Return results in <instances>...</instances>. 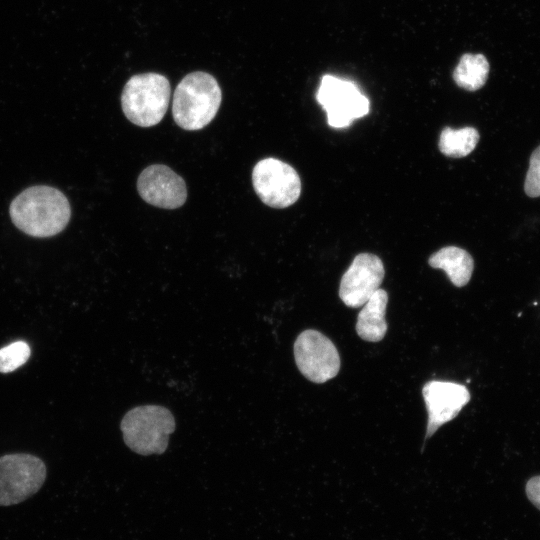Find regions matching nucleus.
<instances>
[{"label":"nucleus","instance_id":"obj_6","mask_svg":"<svg viewBox=\"0 0 540 540\" xmlns=\"http://www.w3.org/2000/svg\"><path fill=\"white\" fill-rule=\"evenodd\" d=\"M316 99L326 111L331 127H348L355 119L369 113V99L357 85L333 75H324L316 93Z\"/></svg>","mask_w":540,"mask_h":540},{"label":"nucleus","instance_id":"obj_13","mask_svg":"<svg viewBox=\"0 0 540 540\" xmlns=\"http://www.w3.org/2000/svg\"><path fill=\"white\" fill-rule=\"evenodd\" d=\"M428 264L432 268L445 271L456 287L465 286L474 269L472 256L466 250L456 246H446L433 253L428 259Z\"/></svg>","mask_w":540,"mask_h":540},{"label":"nucleus","instance_id":"obj_8","mask_svg":"<svg viewBox=\"0 0 540 540\" xmlns=\"http://www.w3.org/2000/svg\"><path fill=\"white\" fill-rule=\"evenodd\" d=\"M294 357L301 374L314 383L334 378L340 370V356L333 342L321 332L307 329L294 343Z\"/></svg>","mask_w":540,"mask_h":540},{"label":"nucleus","instance_id":"obj_3","mask_svg":"<svg viewBox=\"0 0 540 540\" xmlns=\"http://www.w3.org/2000/svg\"><path fill=\"white\" fill-rule=\"evenodd\" d=\"M169 80L159 73L132 76L121 94V107L126 118L140 127L154 126L163 119L169 105Z\"/></svg>","mask_w":540,"mask_h":540},{"label":"nucleus","instance_id":"obj_10","mask_svg":"<svg viewBox=\"0 0 540 540\" xmlns=\"http://www.w3.org/2000/svg\"><path fill=\"white\" fill-rule=\"evenodd\" d=\"M137 190L145 202L163 209L179 208L187 199L185 181L162 164L150 165L140 173Z\"/></svg>","mask_w":540,"mask_h":540},{"label":"nucleus","instance_id":"obj_17","mask_svg":"<svg viewBox=\"0 0 540 540\" xmlns=\"http://www.w3.org/2000/svg\"><path fill=\"white\" fill-rule=\"evenodd\" d=\"M524 190L529 197L540 196V146L533 151L530 157Z\"/></svg>","mask_w":540,"mask_h":540},{"label":"nucleus","instance_id":"obj_11","mask_svg":"<svg viewBox=\"0 0 540 540\" xmlns=\"http://www.w3.org/2000/svg\"><path fill=\"white\" fill-rule=\"evenodd\" d=\"M422 394L428 412L425 439L434 435L443 424L453 420L471 398L466 386L437 380L427 382Z\"/></svg>","mask_w":540,"mask_h":540},{"label":"nucleus","instance_id":"obj_16","mask_svg":"<svg viewBox=\"0 0 540 540\" xmlns=\"http://www.w3.org/2000/svg\"><path fill=\"white\" fill-rule=\"evenodd\" d=\"M31 355L29 345L16 341L0 349V372L9 373L27 362Z\"/></svg>","mask_w":540,"mask_h":540},{"label":"nucleus","instance_id":"obj_12","mask_svg":"<svg viewBox=\"0 0 540 540\" xmlns=\"http://www.w3.org/2000/svg\"><path fill=\"white\" fill-rule=\"evenodd\" d=\"M387 303V292L379 288L363 305L356 323V332L361 339L379 342L384 338L387 332L385 320Z\"/></svg>","mask_w":540,"mask_h":540},{"label":"nucleus","instance_id":"obj_1","mask_svg":"<svg viewBox=\"0 0 540 540\" xmlns=\"http://www.w3.org/2000/svg\"><path fill=\"white\" fill-rule=\"evenodd\" d=\"M9 213L19 230L33 237L46 238L60 233L67 226L71 207L58 189L36 185L16 196Z\"/></svg>","mask_w":540,"mask_h":540},{"label":"nucleus","instance_id":"obj_2","mask_svg":"<svg viewBox=\"0 0 540 540\" xmlns=\"http://www.w3.org/2000/svg\"><path fill=\"white\" fill-rule=\"evenodd\" d=\"M221 101L222 91L214 76L204 71L191 72L175 88L174 121L184 130H200L214 119Z\"/></svg>","mask_w":540,"mask_h":540},{"label":"nucleus","instance_id":"obj_5","mask_svg":"<svg viewBox=\"0 0 540 540\" xmlns=\"http://www.w3.org/2000/svg\"><path fill=\"white\" fill-rule=\"evenodd\" d=\"M47 469L37 456L27 453L0 457V506H11L28 499L45 482Z\"/></svg>","mask_w":540,"mask_h":540},{"label":"nucleus","instance_id":"obj_15","mask_svg":"<svg viewBox=\"0 0 540 540\" xmlns=\"http://www.w3.org/2000/svg\"><path fill=\"white\" fill-rule=\"evenodd\" d=\"M479 138V132L473 127H464L458 130L445 127L440 134L438 147L445 156L461 158L475 149Z\"/></svg>","mask_w":540,"mask_h":540},{"label":"nucleus","instance_id":"obj_18","mask_svg":"<svg viewBox=\"0 0 540 540\" xmlns=\"http://www.w3.org/2000/svg\"><path fill=\"white\" fill-rule=\"evenodd\" d=\"M525 490L527 498L540 510V475L530 478L526 483Z\"/></svg>","mask_w":540,"mask_h":540},{"label":"nucleus","instance_id":"obj_14","mask_svg":"<svg viewBox=\"0 0 540 540\" xmlns=\"http://www.w3.org/2000/svg\"><path fill=\"white\" fill-rule=\"evenodd\" d=\"M489 63L482 54L466 53L461 56L453 72L455 83L467 91H476L486 83Z\"/></svg>","mask_w":540,"mask_h":540},{"label":"nucleus","instance_id":"obj_4","mask_svg":"<svg viewBox=\"0 0 540 540\" xmlns=\"http://www.w3.org/2000/svg\"><path fill=\"white\" fill-rule=\"evenodd\" d=\"M175 427L171 411L159 405L132 408L120 423L125 444L135 453L144 456L162 454Z\"/></svg>","mask_w":540,"mask_h":540},{"label":"nucleus","instance_id":"obj_7","mask_svg":"<svg viewBox=\"0 0 540 540\" xmlns=\"http://www.w3.org/2000/svg\"><path fill=\"white\" fill-rule=\"evenodd\" d=\"M252 183L260 200L272 208H287L301 194V180L296 170L272 157L256 163L252 171Z\"/></svg>","mask_w":540,"mask_h":540},{"label":"nucleus","instance_id":"obj_9","mask_svg":"<svg viewBox=\"0 0 540 540\" xmlns=\"http://www.w3.org/2000/svg\"><path fill=\"white\" fill-rule=\"evenodd\" d=\"M384 276V265L378 256L360 253L341 278L339 297L348 307H361L379 289Z\"/></svg>","mask_w":540,"mask_h":540}]
</instances>
